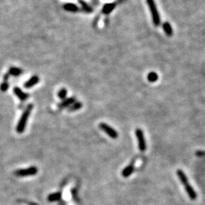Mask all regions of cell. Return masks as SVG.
Wrapping results in <instances>:
<instances>
[{
    "mask_svg": "<svg viewBox=\"0 0 205 205\" xmlns=\"http://www.w3.org/2000/svg\"><path fill=\"white\" fill-rule=\"evenodd\" d=\"M147 3L148 5L149 9H150V11L151 13L153 22H154L155 26H158L160 24V17L158 10L156 8L154 0H147Z\"/></svg>",
    "mask_w": 205,
    "mask_h": 205,
    "instance_id": "obj_3",
    "label": "cell"
},
{
    "mask_svg": "<svg viewBox=\"0 0 205 205\" xmlns=\"http://www.w3.org/2000/svg\"><path fill=\"white\" fill-rule=\"evenodd\" d=\"M75 102L76 99L75 97L67 98V99H65V100H62V102H61L60 104H58V108L59 109H64V108L68 107V106H71Z\"/></svg>",
    "mask_w": 205,
    "mask_h": 205,
    "instance_id": "obj_8",
    "label": "cell"
},
{
    "mask_svg": "<svg viewBox=\"0 0 205 205\" xmlns=\"http://www.w3.org/2000/svg\"><path fill=\"white\" fill-rule=\"evenodd\" d=\"M134 169H135V161H132L131 163L128 166H127L124 169H123V173H122V175L125 178H127V177L130 176L132 175V173L134 172Z\"/></svg>",
    "mask_w": 205,
    "mask_h": 205,
    "instance_id": "obj_10",
    "label": "cell"
},
{
    "mask_svg": "<svg viewBox=\"0 0 205 205\" xmlns=\"http://www.w3.org/2000/svg\"><path fill=\"white\" fill-rule=\"evenodd\" d=\"M147 79L150 82H155L158 79V75L156 72H150L147 75Z\"/></svg>",
    "mask_w": 205,
    "mask_h": 205,
    "instance_id": "obj_18",
    "label": "cell"
},
{
    "mask_svg": "<svg viewBox=\"0 0 205 205\" xmlns=\"http://www.w3.org/2000/svg\"><path fill=\"white\" fill-rule=\"evenodd\" d=\"M114 8H115V4L113 3H108V4H106L105 6H104V8H103V10H102V11L104 12V14H109L111 11H113V10L114 9Z\"/></svg>",
    "mask_w": 205,
    "mask_h": 205,
    "instance_id": "obj_14",
    "label": "cell"
},
{
    "mask_svg": "<svg viewBox=\"0 0 205 205\" xmlns=\"http://www.w3.org/2000/svg\"><path fill=\"white\" fill-rule=\"evenodd\" d=\"M13 91H14V94H15L19 100H21V101H25V100H27V99H28L29 97L28 94L24 92V91H23L20 87H14Z\"/></svg>",
    "mask_w": 205,
    "mask_h": 205,
    "instance_id": "obj_7",
    "label": "cell"
},
{
    "mask_svg": "<svg viewBox=\"0 0 205 205\" xmlns=\"http://www.w3.org/2000/svg\"><path fill=\"white\" fill-rule=\"evenodd\" d=\"M196 156H205V151H199L196 152Z\"/></svg>",
    "mask_w": 205,
    "mask_h": 205,
    "instance_id": "obj_21",
    "label": "cell"
},
{
    "mask_svg": "<svg viewBox=\"0 0 205 205\" xmlns=\"http://www.w3.org/2000/svg\"><path fill=\"white\" fill-rule=\"evenodd\" d=\"M63 8L66 11H70V12H77L79 11V8L74 3H66L63 6Z\"/></svg>",
    "mask_w": 205,
    "mask_h": 205,
    "instance_id": "obj_11",
    "label": "cell"
},
{
    "mask_svg": "<svg viewBox=\"0 0 205 205\" xmlns=\"http://www.w3.org/2000/svg\"><path fill=\"white\" fill-rule=\"evenodd\" d=\"M67 94H68V91L66 88H62L61 90H58V97L59 99L61 100H65L67 97Z\"/></svg>",
    "mask_w": 205,
    "mask_h": 205,
    "instance_id": "obj_19",
    "label": "cell"
},
{
    "mask_svg": "<svg viewBox=\"0 0 205 205\" xmlns=\"http://www.w3.org/2000/svg\"><path fill=\"white\" fill-rule=\"evenodd\" d=\"M61 198H62V194L60 192H56V193L49 194L48 197V201L50 202L57 201H59Z\"/></svg>",
    "mask_w": 205,
    "mask_h": 205,
    "instance_id": "obj_13",
    "label": "cell"
},
{
    "mask_svg": "<svg viewBox=\"0 0 205 205\" xmlns=\"http://www.w3.org/2000/svg\"><path fill=\"white\" fill-rule=\"evenodd\" d=\"M39 81H40V78H39V77H38L37 75H34L30 77V79H28L26 82L25 83L24 87H25V88H27V89L31 88V87H33L34 85H37L38 83H39Z\"/></svg>",
    "mask_w": 205,
    "mask_h": 205,
    "instance_id": "obj_9",
    "label": "cell"
},
{
    "mask_svg": "<svg viewBox=\"0 0 205 205\" xmlns=\"http://www.w3.org/2000/svg\"><path fill=\"white\" fill-rule=\"evenodd\" d=\"M135 135L137 140L138 149H139L141 151L144 152V151H146V149H147V144H146V141H145L143 131H142L141 128H137L135 131Z\"/></svg>",
    "mask_w": 205,
    "mask_h": 205,
    "instance_id": "obj_5",
    "label": "cell"
},
{
    "mask_svg": "<svg viewBox=\"0 0 205 205\" xmlns=\"http://www.w3.org/2000/svg\"><path fill=\"white\" fill-rule=\"evenodd\" d=\"M100 128L104 131L105 133L107 134V135L109 136V137H111L113 139H116L118 136H119V134L118 132L116 131L115 129L113 128H112L111 126H109V125L106 124V123H101L100 124Z\"/></svg>",
    "mask_w": 205,
    "mask_h": 205,
    "instance_id": "obj_6",
    "label": "cell"
},
{
    "mask_svg": "<svg viewBox=\"0 0 205 205\" xmlns=\"http://www.w3.org/2000/svg\"><path fill=\"white\" fill-rule=\"evenodd\" d=\"M33 107H34L33 104H29L26 107V109H25L24 113H22L21 119H20L18 123L17 128H16V131H17L18 133H22L25 130L29 116H30L31 111H32Z\"/></svg>",
    "mask_w": 205,
    "mask_h": 205,
    "instance_id": "obj_2",
    "label": "cell"
},
{
    "mask_svg": "<svg viewBox=\"0 0 205 205\" xmlns=\"http://www.w3.org/2000/svg\"><path fill=\"white\" fill-rule=\"evenodd\" d=\"M81 107H82V103H81V102H75V103H74L71 106H69L68 110H69L70 112H74L76 111V110H78V109H81Z\"/></svg>",
    "mask_w": 205,
    "mask_h": 205,
    "instance_id": "obj_17",
    "label": "cell"
},
{
    "mask_svg": "<svg viewBox=\"0 0 205 205\" xmlns=\"http://www.w3.org/2000/svg\"><path fill=\"white\" fill-rule=\"evenodd\" d=\"M8 88H9V85H8V81H4L1 85V86H0V90H2V92H5V91L8 90Z\"/></svg>",
    "mask_w": 205,
    "mask_h": 205,
    "instance_id": "obj_20",
    "label": "cell"
},
{
    "mask_svg": "<svg viewBox=\"0 0 205 205\" xmlns=\"http://www.w3.org/2000/svg\"><path fill=\"white\" fill-rule=\"evenodd\" d=\"M79 3L81 4V8H82L83 11H85V12H92L93 8L91 6H90L87 3H86L85 2H84L83 0H79Z\"/></svg>",
    "mask_w": 205,
    "mask_h": 205,
    "instance_id": "obj_16",
    "label": "cell"
},
{
    "mask_svg": "<svg viewBox=\"0 0 205 205\" xmlns=\"http://www.w3.org/2000/svg\"><path fill=\"white\" fill-rule=\"evenodd\" d=\"M23 70L20 68H17V67H11L8 71V74L9 75L15 76V77H18L22 74Z\"/></svg>",
    "mask_w": 205,
    "mask_h": 205,
    "instance_id": "obj_12",
    "label": "cell"
},
{
    "mask_svg": "<svg viewBox=\"0 0 205 205\" xmlns=\"http://www.w3.org/2000/svg\"><path fill=\"white\" fill-rule=\"evenodd\" d=\"M38 169L36 166H30L27 169H21L16 170L14 173L16 176L18 177H24V176H29V175H34L37 173Z\"/></svg>",
    "mask_w": 205,
    "mask_h": 205,
    "instance_id": "obj_4",
    "label": "cell"
},
{
    "mask_svg": "<svg viewBox=\"0 0 205 205\" xmlns=\"http://www.w3.org/2000/svg\"><path fill=\"white\" fill-rule=\"evenodd\" d=\"M163 28L164 31L166 34V35L169 37L172 36L173 35V28H172L171 25H169L168 22L164 23L163 25Z\"/></svg>",
    "mask_w": 205,
    "mask_h": 205,
    "instance_id": "obj_15",
    "label": "cell"
},
{
    "mask_svg": "<svg viewBox=\"0 0 205 205\" xmlns=\"http://www.w3.org/2000/svg\"><path fill=\"white\" fill-rule=\"evenodd\" d=\"M177 175L179 177V180L182 182V184L183 185V186L185 187V192L188 194V197L191 200H195L197 198V193L195 192V191L194 190V188L191 186V185L189 184V182L188 180V178H187L186 175L185 174L184 172L181 169H178L176 172Z\"/></svg>",
    "mask_w": 205,
    "mask_h": 205,
    "instance_id": "obj_1",
    "label": "cell"
}]
</instances>
